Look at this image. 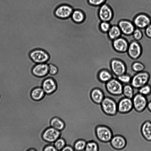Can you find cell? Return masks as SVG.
Returning a JSON list of instances; mask_svg holds the SVG:
<instances>
[{
  "label": "cell",
  "instance_id": "cell-19",
  "mask_svg": "<svg viewBox=\"0 0 151 151\" xmlns=\"http://www.w3.org/2000/svg\"><path fill=\"white\" fill-rule=\"evenodd\" d=\"M105 97L104 92L99 87L94 88L90 93L91 99L96 105L100 104Z\"/></svg>",
  "mask_w": 151,
  "mask_h": 151
},
{
  "label": "cell",
  "instance_id": "cell-30",
  "mask_svg": "<svg viewBox=\"0 0 151 151\" xmlns=\"http://www.w3.org/2000/svg\"><path fill=\"white\" fill-rule=\"evenodd\" d=\"M140 94L147 97L151 94V86L147 84L138 89V92Z\"/></svg>",
  "mask_w": 151,
  "mask_h": 151
},
{
  "label": "cell",
  "instance_id": "cell-21",
  "mask_svg": "<svg viewBox=\"0 0 151 151\" xmlns=\"http://www.w3.org/2000/svg\"><path fill=\"white\" fill-rule=\"evenodd\" d=\"M107 34L109 38L113 41L120 37L122 33L118 25L114 24L111 25Z\"/></svg>",
  "mask_w": 151,
  "mask_h": 151
},
{
  "label": "cell",
  "instance_id": "cell-32",
  "mask_svg": "<svg viewBox=\"0 0 151 151\" xmlns=\"http://www.w3.org/2000/svg\"><path fill=\"white\" fill-rule=\"evenodd\" d=\"M54 145L57 151H61L66 145V143L63 139L60 137L54 142Z\"/></svg>",
  "mask_w": 151,
  "mask_h": 151
},
{
  "label": "cell",
  "instance_id": "cell-22",
  "mask_svg": "<svg viewBox=\"0 0 151 151\" xmlns=\"http://www.w3.org/2000/svg\"><path fill=\"white\" fill-rule=\"evenodd\" d=\"M99 80L100 82L105 83L113 78L111 71L106 69L101 70L98 74Z\"/></svg>",
  "mask_w": 151,
  "mask_h": 151
},
{
  "label": "cell",
  "instance_id": "cell-31",
  "mask_svg": "<svg viewBox=\"0 0 151 151\" xmlns=\"http://www.w3.org/2000/svg\"><path fill=\"white\" fill-rule=\"evenodd\" d=\"M111 25L110 22L100 21L99 23V27L100 30L102 32L107 33L109 31Z\"/></svg>",
  "mask_w": 151,
  "mask_h": 151
},
{
  "label": "cell",
  "instance_id": "cell-28",
  "mask_svg": "<svg viewBox=\"0 0 151 151\" xmlns=\"http://www.w3.org/2000/svg\"><path fill=\"white\" fill-rule=\"evenodd\" d=\"M87 142L84 140L80 139L76 141L74 145V151H84Z\"/></svg>",
  "mask_w": 151,
  "mask_h": 151
},
{
  "label": "cell",
  "instance_id": "cell-8",
  "mask_svg": "<svg viewBox=\"0 0 151 151\" xmlns=\"http://www.w3.org/2000/svg\"><path fill=\"white\" fill-rule=\"evenodd\" d=\"M132 22L136 28L144 29L151 23V18L146 13H140L134 17Z\"/></svg>",
  "mask_w": 151,
  "mask_h": 151
},
{
  "label": "cell",
  "instance_id": "cell-25",
  "mask_svg": "<svg viewBox=\"0 0 151 151\" xmlns=\"http://www.w3.org/2000/svg\"><path fill=\"white\" fill-rule=\"evenodd\" d=\"M50 127L54 129L61 131L65 127V124L64 122L60 118L58 117L52 118L50 122Z\"/></svg>",
  "mask_w": 151,
  "mask_h": 151
},
{
  "label": "cell",
  "instance_id": "cell-36",
  "mask_svg": "<svg viewBox=\"0 0 151 151\" xmlns=\"http://www.w3.org/2000/svg\"><path fill=\"white\" fill-rule=\"evenodd\" d=\"M48 64L49 65V73L52 76L56 74L58 71V69L57 67L52 63Z\"/></svg>",
  "mask_w": 151,
  "mask_h": 151
},
{
  "label": "cell",
  "instance_id": "cell-27",
  "mask_svg": "<svg viewBox=\"0 0 151 151\" xmlns=\"http://www.w3.org/2000/svg\"><path fill=\"white\" fill-rule=\"evenodd\" d=\"M99 147L98 143L95 140H92L87 142L85 151H98Z\"/></svg>",
  "mask_w": 151,
  "mask_h": 151
},
{
  "label": "cell",
  "instance_id": "cell-17",
  "mask_svg": "<svg viewBox=\"0 0 151 151\" xmlns=\"http://www.w3.org/2000/svg\"><path fill=\"white\" fill-rule=\"evenodd\" d=\"M32 72L35 76L42 77L49 73V65L47 63L36 64L32 69Z\"/></svg>",
  "mask_w": 151,
  "mask_h": 151
},
{
  "label": "cell",
  "instance_id": "cell-18",
  "mask_svg": "<svg viewBox=\"0 0 151 151\" xmlns=\"http://www.w3.org/2000/svg\"><path fill=\"white\" fill-rule=\"evenodd\" d=\"M42 87L45 94H50L56 91L57 88V85L54 79L50 77L44 80Z\"/></svg>",
  "mask_w": 151,
  "mask_h": 151
},
{
  "label": "cell",
  "instance_id": "cell-23",
  "mask_svg": "<svg viewBox=\"0 0 151 151\" xmlns=\"http://www.w3.org/2000/svg\"><path fill=\"white\" fill-rule=\"evenodd\" d=\"M71 17L75 22L80 23L84 20L85 15L82 10L78 9H75L72 14Z\"/></svg>",
  "mask_w": 151,
  "mask_h": 151
},
{
  "label": "cell",
  "instance_id": "cell-39",
  "mask_svg": "<svg viewBox=\"0 0 151 151\" xmlns=\"http://www.w3.org/2000/svg\"><path fill=\"white\" fill-rule=\"evenodd\" d=\"M61 151H74L73 147L68 145H66Z\"/></svg>",
  "mask_w": 151,
  "mask_h": 151
},
{
  "label": "cell",
  "instance_id": "cell-26",
  "mask_svg": "<svg viewBox=\"0 0 151 151\" xmlns=\"http://www.w3.org/2000/svg\"><path fill=\"white\" fill-rule=\"evenodd\" d=\"M134 88L130 84H125L123 86L122 95L124 97L132 99L134 95Z\"/></svg>",
  "mask_w": 151,
  "mask_h": 151
},
{
  "label": "cell",
  "instance_id": "cell-7",
  "mask_svg": "<svg viewBox=\"0 0 151 151\" xmlns=\"http://www.w3.org/2000/svg\"><path fill=\"white\" fill-rule=\"evenodd\" d=\"M31 60L36 64L47 63L50 56L45 51L40 49H36L31 51L29 53Z\"/></svg>",
  "mask_w": 151,
  "mask_h": 151
},
{
  "label": "cell",
  "instance_id": "cell-11",
  "mask_svg": "<svg viewBox=\"0 0 151 151\" xmlns=\"http://www.w3.org/2000/svg\"><path fill=\"white\" fill-rule=\"evenodd\" d=\"M142 52V47L137 41H132L129 44L127 52L131 59L134 60L138 59Z\"/></svg>",
  "mask_w": 151,
  "mask_h": 151
},
{
  "label": "cell",
  "instance_id": "cell-4",
  "mask_svg": "<svg viewBox=\"0 0 151 151\" xmlns=\"http://www.w3.org/2000/svg\"><path fill=\"white\" fill-rule=\"evenodd\" d=\"M105 84L106 90L110 95L115 96L122 95L123 86L117 79L112 78Z\"/></svg>",
  "mask_w": 151,
  "mask_h": 151
},
{
  "label": "cell",
  "instance_id": "cell-12",
  "mask_svg": "<svg viewBox=\"0 0 151 151\" xmlns=\"http://www.w3.org/2000/svg\"><path fill=\"white\" fill-rule=\"evenodd\" d=\"M61 132L50 127L46 129L42 134L43 139L47 142L54 143V142L60 137Z\"/></svg>",
  "mask_w": 151,
  "mask_h": 151
},
{
  "label": "cell",
  "instance_id": "cell-1",
  "mask_svg": "<svg viewBox=\"0 0 151 151\" xmlns=\"http://www.w3.org/2000/svg\"><path fill=\"white\" fill-rule=\"evenodd\" d=\"M95 134L97 139L104 143L109 142L113 136L111 129L104 125H97L95 128Z\"/></svg>",
  "mask_w": 151,
  "mask_h": 151
},
{
  "label": "cell",
  "instance_id": "cell-20",
  "mask_svg": "<svg viewBox=\"0 0 151 151\" xmlns=\"http://www.w3.org/2000/svg\"><path fill=\"white\" fill-rule=\"evenodd\" d=\"M143 137L146 141L151 142V122L147 120L142 124L140 129Z\"/></svg>",
  "mask_w": 151,
  "mask_h": 151
},
{
  "label": "cell",
  "instance_id": "cell-15",
  "mask_svg": "<svg viewBox=\"0 0 151 151\" xmlns=\"http://www.w3.org/2000/svg\"><path fill=\"white\" fill-rule=\"evenodd\" d=\"M129 44L124 38L120 37L112 41V46L116 52L122 53L127 52Z\"/></svg>",
  "mask_w": 151,
  "mask_h": 151
},
{
  "label": "cell",
  "instance_id": "cell-3",
  "mask_svg": "<svg viewBox=\"0 0 151 151\" xmlns=\"http://www.w3.org/2000/svg\"><path fill=\"white\" fill-rule=\"evenodd\" d=\"M150 78L149 73L147 71L137 73L132 78L130 84L134 88L138 89L148 83Z\"/></svg>",
  "mask_w": 151,
  "mask_h": 151
},
{
  "label": "cell",
  "instance_id": "cell-37",
  "mask_svg": "<svg viewBox=\"0 0 151 151\" xmlns=\"http://www.w3.org/2000/svg\"><path fill=\"white\" fill-rule=\"evenodd\" d=\"M43 151H57V150L54 144H51L45 146L43 149Z\"/></svg>",
  "mask_w": 151,
  "mask_h": 151
},
{
  "label": "cell",
  "instance_id": "cell-16",
  "mask_svg": "<svg viewBox=\"0 0 151 151\" xmlns=\"http://www.w3.org/2000/svg\"><path fill=\"white\" fill-rule=\"evenodd\" d=\"M109 142L112 148L118 150L124 149L127 144L126 139L123 136L119 134L113 135Z\"/></svg>",
  "mask_w": 151,
  "mask_h": 151
},
{
  "label": "cell",
  "instance_id": "cell-6",
  "mask_svg": "<svg viewBox=\"0 0 151 151\" xmlns=\"http://www.w3.org/2000/svg\"><path fill=\"white\" fill-rule=\"evenodd\" d=\"M97 16L100 21L110 22L114 17L113 11L109 5L105 3L99 7Z\"/></svg>",
  "mask_w": 151,
  "mask_h": 151
},
{
  "label": "cell",
  "instance_id": "cell-10",
  "mask_svg": "<svg viewBox=\"0 0 151 151\" xmlns=\"http://www.w3.org/2000/svg\"><path fill=\"white\" fill-rule=\"evenodd\" d=\"M118 112L126 114L130 112L133 109L132 99L124 97L117 103Z\"/></svg>",
  "mask_w": 151,
  "mask_h": 151
},
{
  "label": "cell",
  "instance_id": "cell-14",
  "mask_svg": "<svg viewBox=\"0 0 151 151\" xmlns=\"http://www.w3.org/2000/svg\"><path fill=\"white\" fill-rule=\"evenodd\" d=\"M74 9L66 4H61L58 6L55 11V14L58 17L65 19L71 17Z\"/></svg>",
  "mask_w": 151,
  "mask_h": 151
},
{
  "label": "cell",
  "instance_id": "cell-29",
  "mask_svg": "<svg viewBox=\"0 0 151 151\" xmlns=\"http://www.w3.org/2000/svg\"><path fill=\"white\" fill-rule=\"evenodd\" d=\"M132 70L138 73L144 71L145 69L144 64L139 61H135L133 63L131 66Z\"/></svg>",
  "mask_w": 151,
  "mask_h": 151
},
{
  "label": "cell",
  "instance_id": "cell-40",
  "mask_svg": "<svg viewBox=\"0 0 151 151\" xmlns=\"http://www.w3.org/2000/svg\"><path fill=\"white\" fill-rule=\"evenodd\" d=\"M147 108L151 113V100L148 101Z\"/></svg>",
  "mask_w": 151,
  "mask_h": 151
},
{
  "label": "cell",
  "instance_id": "cell-9",
  "mask_svg": "<svg viewBox=\"0 0 151 151\" xmlns=\"http://www.w3.org/2000/svg\"><path fill=\"white\" fill-rule=\"evenodd\" d=\"M110 67L111 72L116 76L125 73L127 71L125 63L119 59L111 60L110 63Z\"/></svg>",
  "mask_w": 151,
  "mask_h": 151
},
{
  "label": "cell",
  "instance_id": "cell-2",
  "mask_svg": "<svg viewBox=\"0 0 151 151\" xmlns=\"http://www.w3.org/2000/svg\"><path fill=\"white\" fill-rule=\"evenodd\" d=\"M100 105L103 112L107 116H114L118 112L117 103L111 97H105Z\"/></svg>",
  "mask_w": 151,
  "mask_h": 151
},
{
  "label": "cell",
  "instance_id": "cell-35",
  "mask_svg": "<svg viewBox=\"0 0 151 151\" xmlns=\"http://www.w3.org/2000/svg\"><path fill=\"white\" fill-rule=\"evenodd\" d=\"M107 0H88L89 4L95 7H99L106 3Z\"/></svg>",
  "mask_w": 151,
  "mask_h": 151
},
{
  "label": "cell",
  "instance_id": "cell-33",
  "mask_svg": "<svg viewBox=\"0 0 151 151\" xmlns=\"http://www.w3.org/2000/svg\"><path fill=\"white\" fill-rule=\"evenodd\" d=\"M117 79L122 83L125 84L130 83L132 77L129 75L125 73L117 76Z\"/></svg>",
  "mask_w": 151,
  "mask_h": 151
},
{
  "label": "cell",
  "instance_id": "cell-38",
  "mask_svg": "<svg viewBox=\"0 0 151 151\" xmlns=\"http://www.w3.org/2000/svg\"><path fill=\"white\" fill-rule=\"evenodd\" d=\"M145 34L149 38H151V23L145 29Z\"/></svg>",
  "mask_w": 151,
  "mask_h": 151
},
{
  "label": "cell",
  "instance_id": "cell-5",
  "mask_svg": "<svg viewBox=\"0 0 151 151\" xmlns=\"http://www.w3.org/2000/svg\"><path fill=\"white\" fill-rule=\"evenodd\" d=\"M133 109L138 113H141L147 109L148 100L147 97L139 92L135 94L132 99Z\"/></svg>",
  "mask_w": 151,
  "mask_h": 151
},
{
  "label": "cell",
  "instance_id": "cell-13",
  "mask_svg": "<svg viewBox=\"0 0 151 151\" xmlns=\"http://www.w3.org/2000/svg\"><path fill=\"white\" fill-rule=\"evenodd\" d=\"M117 25L122 34L125 35H132L136 28L132 22L127 19H122L119 20Z\"/></svg>",
  "mask_w": 151,
  "mask_h": 151
},
{
  "label": "cell",
  "instance_id": "cell-24",
  "mask_svg": "<svg viewBox=\"0 0 151 151\" xmlns=\"http://www.w3.org/2000/svg\"><path fill=\"white\" fill-rule=\"evenodd\" d=\"M45 93L42 87H37L33 89L31 93L32 99L35 101H38L42 99Z\"/></svg>",
  "mask_w": 151,
  "mask_h": 151
},
{
  "label": "cell",
  "instance_id": "cell-34",
  "mask_svg": "<svg viewBox=\"0 0 151 151\" xmlns=\"http://www.w3.org/2000/svg\"><path fill=\"white\" fill-rule=\"evenodd\" d=\"M132 35L134 39L136 41L141 40L143 36V33L140 29L137 28H135Z\"/></svg>",
  "mask_w": 151,
  "mask_h": 151
}]
</instances>
